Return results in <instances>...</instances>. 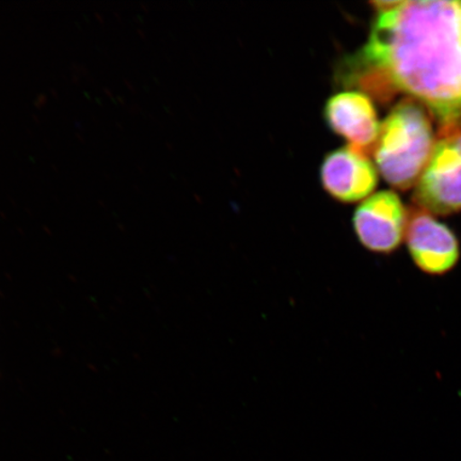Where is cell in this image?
I'll return each mask as SVG.
<instances>
[{
  "mask_svg": "<svg viewBox=\"0 0 461 461\" xmlns=\"http://www.w3.org/2000/svg\"><path fill=\"white\" fill-rule=\"evenodd\" d=\"M322 187L342 203L368 198L378 184V170L370 158L351 147L328 153L321 167Z\"/></svg>",
  "mask_w": 461,
  "mask_h": 461,
  "instance_id": "cell-7",
  "label": "cell"
},
{
  "mask_svg": "<svg viewBox=\"0 0 461 461\" xmlns=\"http://www.w3.org/2000/svg\"><path fill=\"white\" fill-rule=\"evenodd\" d=\"M405 240L413 264L425 275L445 276L460 261L456 234L420 207L409 212Z\"/></svg>",
  "mask_w": 461,
  "mask_h": 461,
  "instance_id": "cell-4",
  "label": "cell"
},
{
  "mask_svg": "<svg viewBox=\"0 0 461 461\" xmlns=\"http://www.w3.org/2000/svg\"><path fill=\"white\" fill-rule=\"evenodd\" d=\"M365 46L342 79L379 100L393 92L429 108L442 125L461 122V2H374Z\"/></svg>",
  "mask_w": 461,
  "mask_h": 461,
  "instance_id": "cell-1",
  "label": "cell"
},
{
  "mask_svg": "<svg viewBox=\"0 0 461 461\" xmlns=\"http://www.w3.org/2000/svg\"><path fill=\"white\" fill-rule=\"evenodd\" d=\"M413 200L431 215L461 212V122L442 125Z\"/></svg>",
  "mask_w": 461,
  "mask_h": 461,
  "instance_id": "cell-3",
  "label": "cell"
},
{
  "mask_svg": "<svg viewBox=\"0 0 461 461\" xmlns=\"http://www.w3.org/2000/svg\"><path fill=\"white\" fill-rule=\"evenodd\" d=\"M409 212L394 192L383 190L357 207L353 227L360 244L368 251L391 255L405 240Z\"/></svg>",
  "mask_w": 461,
  "mask_h": 461,
  "instance_id": "cell-5",
  "label": "cell"
},
{
  "mask_svg": "<svg viewBox=\"0 0 461 461\" xmlns=\"http://www.w3.org/2000/svg\"><path fill=\"white\" fill-rule=\"evenodd\" d=\"M436 140L424 106L412 99L397 104L385 118L373 154L376 168L391 186L417 185L434 151Z\"/></svg>",
  "mask_w": 461,
  "mask_h": 461,
  "instance_id": "cell-2",
  "label": "cell"
},
{
  "mask_svg": "<svg viewBox=\"0 0 461 461\" xmlns=\"http://www.w3.org/2000/svg\"><path fill=\"white\" fill-rule=\"evenodd\" d=\"M328 128L344 138L348 146L370 155L378 140L380 126L371 97L348 90L332 95L324 108Z\"/></svg>",
  "mask_w": 461,
  "mask_h": 461,
  "instance_id": "cell-6",
  "label": "cell"
}]
</instances>
